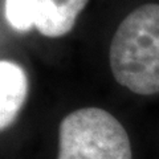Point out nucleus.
<instances>
[{"instance_id": "nucleus-1", "label": "nucleus", "mask_w": 159, "mask_h": 159, "mask_svg": "<svg viewBox=\"0 0 159 159\" xmlns=\"http://www.w3.org/2000/svg\"><path fill=\"white\" fill-rule=\"evenodd\" d=\"M109 58L119 85L141 96L159 93V4L141 6L122 20Z\"/></svg>"}, {"instance_id": "nucleus-2", "label": "nucleus", "mask_w": 159, "mask_h": 159, "mask_svg": "<svg viewBox=\"0 0 159 159\" xmlns=\"http://www.w3.org/2000/svg\"><path fill=\"white\" fill-rule=\"evenodd\" d=\"M57 159H133V154L125 127L113 114L84 107L60 123Z\"/></svg>"}, {"instance_id": "nucleus-3", "label": "nucleus", "mask_w": 159, "mask_h": 159, "mask_svg": "<svg viewBox=\"0 0 159 159\" xmlns=\"http://www.w3.org/2000/svg\"><path fill=\"white\" fill-rule=\"evenodd\" d=\"M89 0H4V16L15 31L61 37L73 29Z\"/></svg>"}, {"instance_id": "nucleus-4", "label": "nucleus", "mask_w": 159, "mask_h": 159, "mask_svg": "<svg viewBox=\"0 0 159 159\" xmlns=\"http://www.w3.org/2000/svg\"><path fill=\"white\" fill-rule=\"evenodd\" d=\"M28 96V78L16 62L0 61V129L13 123Z\"/></svg>"}]
</instances>
